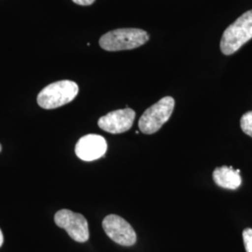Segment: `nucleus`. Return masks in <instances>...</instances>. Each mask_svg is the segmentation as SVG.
<instances>
[{
    "label": "nucleus",
    "instance_id": "11",
    "mask_svg": "<svg viewBox=\"0 0 252 252\" xmlns=\"http://www.w3.org/2000/svg\"><path fill=\"white\" fill-rule=\"evenodd\" d=\"M244 245L246 252H252V229L247 228L243 231Z\"/></svg>",
    "mask_w": 252,
    "mask_h": 252
},
{
    "label": "nucleus",
    "instance_id": "6",
    "mask_svg": "<svg viewBox=\"0 0 252 252\" xmlns=\"http://www.w3.org/2000/svg\"><path fill=\"white\" fill-rule=\"evenodd\" d=\"M102 226L106 234L115 243L131 247L136 242L135 230L122 217L114 214L108 215L104 219Z\"/></svg>",
    "mask_w": 252,
    "mask_h": 252
},
{
    "label": "nucleus",
    "instance_id": "10",
    "mask_svg": "<svg viewBox=\"0 0 252 252\" xmlns=\"http://www.w3.org/2000/svg\"><path fill=\"white\" fill-rule=\"evenodd\" d=\"M240 126L246 135L252 137V111H248L240 120Z\"/></svg>",
    "mask_w": 252,
    "mask_h": 252
},
{
    "label": "nucleus",
    "instance_id": "13",
    "mask_svg": "<svg viewBox=\"0 0 252 252\" xmlns=\"http://www.w3.org/2000/svg\"><path fill=\"white\" fill-rule=\"evenodd\" d=\"M3 241H4V237H3V234H2V232L0 230V247L3 245Z\"/></svg>",
    "mask_w": 252,
    "mask_h": 252
},
{
    "label": "nucleus",
    "instance_id": "7",
    "mask_svg": "<svg viewBox=\"0 0 252 252\" xmlns=\"http://www.w3.org/2000/svg\"><path fill=\"white\" fill-rule=\"evenodd\" d=\"M135 118V112L132 108L118 109L100 118L98 126L110 134H122L131 129Z\"/></svg>",
    "mask_w": 252,
    "mask_h": 252
},
{
    "label": "nucleus",
    "instance_id": "3",
    "mask_svg": "<svg viewBox=\"0 0 252 252\" xmlns=\"http://www.w3.org/2000/svg\"><path fill=\"white\" fill-rule=\"evenodd\" d=\"M79 86L72 81H60L51 83L37 95V104L45 109H54L66 105L75 99Z\"/></svg>",
    "mask_w": 252,
    "mask_h": 252
},
{
    "label": "nucleus",
    "instance_id": "4",
    "mask_svg": "<svg viewBox=\"0 0 252 252\" xmlns=\"http://www.w3.org/2000/svg\"><path fill=\"white\" fill-rule=\"evenodd\" d=\"M175 108V100L171 96H165L152 107L146 109L139 119V130L146 135H152L159 131L170 119Z\"/></svg>",
    "mask_w": 252,
    "mask_h": 252
},
{
    "label": "nucleus",
    "instance_id": "8",
    "mask_svg": "<svg viewBox=\"0 0 252 252\" xmlns=\"http://www.w3.org/2000/svg\"><path fill=\"white\" fill-rule=\"evenodd\" d=\"M108 149L106 139L100 135L90 134L79 139L75 147L76 155L85 162H92L103 157Z\"/></svg>",
    "mask_w": 252,
    "mask_h": 252
},
{
    "label": "nucleus",
    "instance_id": "12",
    "mask_svg": "<svg viewBox=\"0 0 252 252\" xmlns=\"http://www.w3.org/2000/svg\"><path fill=\"white\" fill-rule=\"evenodd\" d=\"M74 3L81 6H90L95 0H72Z\"/></svg>",
    "mask_w": 252,
    "mask_h": 252
},
{
    "label": "nucleus",
    "instance_id": "14",
    "mask_svg": "<svg viewBox=\"0 0 252 252\" xmlns=\"http://www.w3.org/2000/svg\"><path fill=\"white\" fill-rule=\"evenodd\" d=\"M1 150H2V146L0 144V153H1Z\"/></svg>",
    "mask_w": 252,
    "mask_h": 252
},
{
    "label": "nucleus",
    "instance_id": "9",
    "mask_svg": "<svg viewBox=\"0 0 252 252\" xmlns=\"http://www.w3.org/2000/svg\"><path fill=\"white\" fill-rule=\"evenodd\" d=\"M213 180L218 186L228 189H236L242 184L240 170L234 169L232 166L217 167L213 172Z\"/></svg>",
    "mask_w": 252,
    "mask_h": 252
},
{
    "label": "nucleus",
    "instance_id": "5",
    "mask_svg": "<svg viewBox=\"0 0 252 252\" xmlns=\"http://www.w3.org/2000/svg\"><path fill=\"white\" fill-rule=\"evenodd\" d=\"M55 224L63 228L68 235L79 243L88 241L90 237L89 225L85 217L80 213H75L69 209H61L54 216Z\"/></svg>",
    "mask_w": 252,
    "mask_h": 252
},
{
    "label": "nucleus",
    "instance_id": "2",
    "mask_svg": "<svg viewBox=\"0 0 252 252\" xmlns=\"http://www.w3.org/2000/svg\"><path fill=\"white\" fill-rule=\"evenodd\" d=\"M252 38V9H251L226 28L220 40V50L225 55L234 54Z\"/></svg>",
    "mask_w": 252,
    "mask_h": 252
},
{
    "label": "nucleus",
    "instance_id": "1",
    "mask_svg": "<svg viewBox=\"0 0 252 252\" xmlns=\"http://www.w3.org/2000/svg\"><path fill=\"white\" fill-rule=\"evenodd\" d=\"M150 39L149 34L138 28H120L109 31L101 36L99 45L108 52L133 50Z\"/></svg>",
    "mask_w": 252,
    "mask_h": 252
}]
</instances>
